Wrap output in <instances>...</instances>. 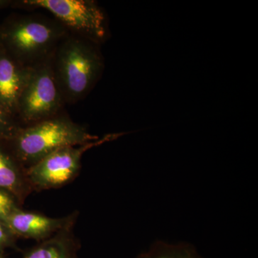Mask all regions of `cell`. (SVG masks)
Instances as JSON below:
<instances>
[{"label":"cell","instance_id":"6da1fadb","mask_svg":"<svg viewBox=\"0 0 258 258\" xmlns=\"http://www.w3.org/2000/svg\"><path fill=\"white\" fill-rule=\"evenodd\" d=\"M99 45L70 32L57 45L52 67L66 104L86 98L101 79L104 60Z\"/></svg>","mask_w":258,"mask_h":258},{"label":"cell","instance_id":"7a4b0ae2","mask_svg":"<svg viewBox=\"0 0 258 258\" xmlns=\"http://www.w3.org/2000/svg\"><path fill=\"white\" fill-rule=\"evenodd\" d=\"M83 125L60 114L28 125H21L5 144L25 169L62 148L83 145L98 140Z\"/></svg>","mask_w":258,"mask_h":258},{"label":"cell","instance_id":"3957f363","mask_svg":"<svg viewBox=\"0 0 258 258\" xmlns=\"http://www.w3.org/2000/svg\"><path fill=\"white\" fill-rule=\"evenodd\" d=\"M69 33L55 19L13 15L0 25V45L18 63L30 68L52 57Z\"/></svg>","mask_w":258,"mask_h":258},{"label":"cell","instance_id":"277c9868","mask_svg":"<svg viewBox=\"0 0 258 258\" xmlns=\"http://www.w3.org/2000/svg\"><path fill=\"white\" fill-rule=\"evenodd\" d=\"M64 104L54 74L52 56L30 67L18 103L17 120L21 125L60 114Z\"/></svg>","mask_w":258,"mask_h":258},{"label":"cell","instance_id":"5b68a950","mask_svg":"<svg viewBox=\"0 0 258 258\" xmlns=\"http://www.w3.org/2000/svg\"><path fill=\"white\" fill-rule=\"evenodd\" d=\"M13 5L47 10L70 33L98 45L108 37L106 15L92 0H23Z\"/></svg>","mask_w":258,"mask_h":258},{"label":"cell","instance_id":"8992f818","mask_svg":"<svg viewBox=\"0 0 258 258\" xmlns=\"http://www.w3.org/2000/svg\"><path fill=\"white\" fill-rule=\"evenodd\" d=\"M113 137L108 136L91 143L62 148L27 168L25 174L32 190L56 189L69 184L79 174L85 152Z\"/></svg>","mask_w":258,"mask_h":258},{"label":"cell","instance_id":"52a82bcc","mask_svg":"<svg viewBox=\"0 0 258 258\" xmlns=\"http://www.w3.org/2000/svg\"><path fill=\"white\" fill-rule=\"evenodd\" d=\"M77 217L76 212L66 217L52 218L18 208L13 210L3 221L17 238L22 237L42 242L66 227L76 224Z\"/></svg>","mask_w":258,"mask_h":258},{"label":"cell","instance_id":"ba28073f","mask_svg":"<svg viewBox=\"0 0 258 258\" xmlns=\"http://www.w3.org/2000/svg\"><path fill=\"white\" fill-rule=\"evenodd\" d=\"M29 71L30 68L18 63L0 45V108L16 119L19 100Z\"/></svg>","mask_w":258,"mask_h":258},{"label":"cell","instance_id":"9c48e42d","mask_svg":"<svg viewBox=\"0 0 258 258\" xmlns=\"http://www.w3.org/2000/svg\"><path fill=\"white\" fill-rule=\"evenodd\" d=\"M0 189L14 197L20 205L32 191L25 168L3 144H0Z\"/></svg>","mask_w":258,"mask_h":258},{"label":"cell","instance_id":"30bf717a","mask_svg":"<svg viewBox=\"0 0 258 258\" xmlns=\"http://www.w3.org/2000/svg\"><path fill=\"white\" fill-rule=\"evenodd\" d=\"M75 224L29 249L23 258H79V243L74 233Z\"/></svg>","mask_w":258,"mask_h":258},{"label":"cell","instance_id":"8fae6325","mask_svg":"<svg viewBox=\"0 0 258 258\" xmlns=\"http://www.w3.org/2000/svg\"><path fill=\"white\" fill-rule=\"evenodd\" d=\"M137 258H204L192 245L186 243L166 244L157 242Z\"/></svg>","mask_w":258,"mask_h":258},{"label":"cell","instance_id":"7c38bea8","mask_svg":"<svg viewBox=\"0 0 258 258\" xmlns=\"http://www.w3.org/2000/svg\"><path fill=\"white\" fill-rule=\"evenodd\" d=\"M20 126L16 118L0 108V144L9 142Z\"/></svg>","mask_w":258,"mask_h":258},{"label":"cell","instance_id":"4fadbf2b","mask_svg":"<svg viewBox=\"0 0 258 258\" xmlns=\"http://www.w3.org/2000/svg\"><path fill=\"white\" fill-rule=\"evenodd\" d=\"M20 208L14 197L0 189V220H4L15 209Z\"/></svg>","mask_w":258,"mask_h":258},{"label":"cell","instance_id":"5bb4252c","mask_svg":"<svg viewBox=\"0 0 258 258\" xmlns=\"http://www.w3.org/2000/svg\"><path fill=\"white\" fill-rule=\"evenodd\" d=\"M17 237L3 220H0V252L8 247H15Z\"/></svg>","mask_w":258,"mask_h":258},{"label":"cell","instance_id":"9a60e30c","mask_svg":"<svg viewBox=\"0 0 258 258\" xmlns=\"http://www.w3.org/2000/svg\"><path fill=\"white\" fill-rule=\"evenodd\" d=\"M14 3L13 0H0V10L13 6Z\"/></svg>","mask_w":258,"mask_h":258},{"label":"cell","instance_id":"2e32d148","mask_svg":"<svg viewBox=\"0 0 258 258\" xmlns=\"http://www.w3.org/2000/svg\"><path fill=\"white\" fill-rule=\"evenodd\" d=\"M0 258H5L4 254L2 252H0Z\"/></svg>","mask_w":258,"mask_h":258}]
</instances>
